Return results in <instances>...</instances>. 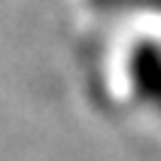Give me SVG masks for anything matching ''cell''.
Wrapping results in <instances>:
<instances>
[{
    "mask_svg": "<svg viewBox=\"0 0 161 161\" xmlns=\"http://www.w3.org/2000/svg\"><path fill=\"white\" fill-rule=\"evenodd\" d=\"M128 79L131 88L146 107L161 113V43L140 40L128 58Z\"/></svg>",
    "mask_w": 161,
    "mask_h": 161,
    "instance_id": "1",
    "label": "cell"
}]
</instances>
